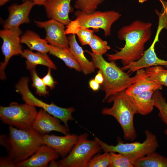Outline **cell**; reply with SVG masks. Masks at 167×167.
<instances>
[{
  "mask_svg": "<svg viewBox=\"0 0 167 167\" xmlns=\"http://www.w3.org/2000/svg\"><path fill=\"white\" fill-rule=\"evenodd\" d=\"M152 26L150 22L136 20L122 27L118 32V36L125 41V45L114 54H106L108 60H121L125 66L140 59L144 54L145 45L151 38Z\"/></svg>",
  "mask_w": 167,
  "mask_h": 167,
  "instance_id": "cell-1",
  "label": "cell"
},
{
  "mask_svg": "<svg viewBox=\"0 0 167 167\" xmlns=\"http://www.w3.org/2000/svg\"><path fill=\"white\" fill-rule=\"evenodd\" d=\"M85 52L91 57L96 68H98L103 75L104 81L101 87V90L105 93L103 102L107 100L108 102L134 82V76L131 77L128 73L117 66L115 61L108 62L102 55L95 54L88 50Z\"/></svg>",
  "mask_w": 167,
  "mask_h": 167,
  "instance_id": "cell-2",
  "label": "cell"
},
{
  "mask_svg": "<svg viewBox=\"0 0 167 167\" xmlns=\"http://www.w3.org/2000/svg\"><path fill=\"white\" fill-rule=\"evenodd\" d=\"M112 102V107L103 108L101 113L115 118L122 129L125 140H134L137 135L134 126V117L138 113V109L133 99L125 91L113 97L108 102Z\"/></svg>",
  "mask_w": 167,
  "mask_h": 167,
  "instance_id": "cell-3",
  "label": "cell"
},
{
  "mask_svg": "<svg viewBox=\"0 0 167 167\" xmlns=\"http://www.w3.org/2000/svg\"><path fill=\"white\" fill-rule=\"evenodd\" d=\"M9 131L10 148L7 152L16 164L31 157L43 144L42 135L32 128L22 130L9 126Z\"/></svg>",
  "mask_w": 167,
  "mask_h": 167,
  "instance_id": "cell-4",
  "label": "cell"
},
{
  "mask_svg": "<svg viewBox=\"0 0 167 167\" xmlns=\"http://www.w3.org/2000/svg\"><path fill=\"white\" fill-rule=\"evenodd\" d=\"M75 16V19L66 25L65 30L66 35L75 34L81 29L92 28L102 29L105 37H107L111 35L112 25L120 18L121 15L114 11H95Z\"/></svg>",
  "mask_w": 167,
  "mask_h": 167,
  "instance_id": "cell-5",
  "label": "cell"
},
{
  "mask_svg": "<svg viewBox=\"0 0 167 167\" xmlns=\"http://www.w3.org/2000/svg\"><path fill=\"white\" fill-rule=\"evenodd\" d=\"M145 139L142 143L136 141L125 143L118 139L115 145H109L95 137L102 150L104 152H113L124 155L134 162L136 160L144 157L149 153L156 151L159 147L156 136L148 130L144 131Z\"/></svg>",
  "mask_w": 167,
  "mask_h": 167,
  "instance_id": "cell-6",
  "label": "cell"
},
{
  "mask_svg": "<svg viewBox=\"0 0 167 167\" xmlns=\"http://www.w3.org/2000/svg\"><path fill=\"white\" fill-rule=\"evenodd\" d=\"M88 135L84 133L79 136L72 150L63 159L58 162L60 167H87L92 158L101 150L95 139L90 140Z\"/></svg>",
  "mask_w": 167,
  "mask_h": 167,
  "instance_id": "cell-7",
  "label": "cell"
},
{
  "mask_svg": "<svg viewBox=\"0 0 167 167\" xmlns=\"http://www.w3.org/2000/svg\"><path fill=\"white\" fill-rule=\"evenodd\" d=\"M37 113L35 106L26 103L13 102L8 106H0V118L2 122L22 130L32 128Z\"/></svg>",
  "mask_w": 167,
  "mask_h": 167,
  "instance_id": "cell-8",
  "label": "cell"
},
{
  "mask_svg": "<svg viewBox=\"0 0 167 167\" xmlns=\"http://www.w3.org/2000/svg\"><path fill=\"white\" fill-rule=\"evenodd\" d=\"M29 79L27 77L21 78L15 86L16 91L22 96L25 103L34 106L41 108L51 115L58 118L69 128L68 122L74 118L72 113L75 111L73 107L62 108L52 103L49 104L36 97L31 92L28 87Z\"/></svg>",
  "mask_w": 167,
  "mask_h": 167,
  "instance_id": "cell-9",
  "label": "cell"
},
{
  "mask_svg": "<svg viewBox=\"0 0 167 167\" xmlns=\"http://www.w3.org/2000/svg\"><path fill=\"white\" fill-rule=\"evenodd\" d=\"M22 32L19 27L0 31V37L3 40L1 50L4 56V61L1 63L0 66V77L2 80L6 78L4 70L10 58L22 53L20 37Z\"/></svg>",
  "mask_w": 167,
  "mask_h": 167,
  "instance_id": "cell-10",
  "label": "cell"
},
{
  "mask_svg": "<svg viewBox=\"0 0 167 167\" xmlns=\"http://www.w3.org/2000/svg\"><path fill=\"white\" fill-rule=\"evenodd\" d=\"M35 23L38 27L45 30V39L48 43L59 47L69 48V41L64 24L53 19L44 21H35Z\"/></svg>",
  "mask_w": 167,
  "mask_h": 167,
  "instance_id": "cell-11",
  "label": "cell"
},
{
  "mask_svg": "<svg viewBox=\"0 0 167 167\" xmlns=\"http://www.w3.org/2000/svg\"><path fill=\"white\" fill-rule=\"evenodd\" d=\"M32 128L41 135L52 131L59 132L66 135L69 134V128L60 123L59 119L42 109L38 112Z\"/></svg>",
  "mask_w": 167,
  "mask_h": 167,
  "instance_id": "cell-12",
  "label": "cell"
},
{
  "mask_svg": "<svg viewBox=\"0 0 167 167\" xmlns=\"http://www.w3.org/2000/svg\"><path fill=\"white\" fill-rule=\"evenodd\" d=\"M33 6L32 1L27 0L21 4L15 3L9 6L8 17L2 23L3 29L19 28L22 24L29 23V15Z\"/></svg>",
  "mask_w": 167,
  "mask_h": 167,
  "instance_id": "cell-13",
  "label": "cell"
},
{
  "mask_svg": "<svg viewBox=\"0 0 167 167\" xmlns=\"http://www.w3.org/2000/svg\"><path fill=\"white\" fill-rule=\"evenodd\" d=\"M159 38L155 36L149 48L144 52L142 57L139 60L132 62L121 68L123 71L128 70L131 73L144 68L154 66H161L167 69V60L159 58L155 51V46L158 41Z\"/></svg>",
  "mask_w": 167,
  "mask_h": 167,
  "instance_id": "cell-14",
  "label": "cell"
},
{
  "mask_svg": "<svg viewBox=\"0 0 167 167\" xmlns=\"http://www.w3.org/2000/svg\"><path fill=\"white\" fill-rule=\"evenodd\" d=\"M71 0H47L44 6L47 17L54 19L64 25L69 24L71 20L69 14L73 11L71 5Z\"/></svg>",
  "mask_w": 167,
  "mask_h": 167,
  "instance_id": "cell-15",
  "label": "cell"
},
{
  "mask_svg": "<svg viewBox=\"0 0 167 167\" xmlns=\"http://www.w3.org/2000/svg\"><path fill=\"white\" fill-rule=\"evenodd\" d=\"M59 136L45 134L42 135V143L54 149L60 156L64 158L76 143L79 136L74 134Z\"/></svg>",
  "mask_w": 167,
  "mask_h": 167,
  "instance_id": "cell-16",
  "label": "cell"
},
{
  "mask_svg": "<svg viewBox=\"0 0 167 167\" xmlns=\"http://www.w3.org/2000/svg\"><path fill=\"white\" fill-rule=\"evenodd\" d=\"M53 148L43 144L32 156L27 159L17 163L16 167H45L53 160L60 156Z\"/></svg>",
  "mask_w": 167,
  "mask_h": 167,
  "instance_id": "cell-17",
  "label": "cell"
},
{
  "mask_svg": "<svg viewBox=\"0 0 167 167\" xmlns=\"http://www.w3.org/2000/svg\"><path fill=\"white\" fill-rule=\"evenodd\" d=\"M134 77V82L125 91L131 97H134L144 91L160 90L162 89V86L151 79L143 68L137 71Z\"/></svg>",
  "mask_w": 167,
  "mask_h": 167,
  "instance_id": "cell-18",
  "label": "cell"
},
{
  "mask_svg": "<svg viewBox=\"0 0 167 167\" xmlns=\"http://www.w3.org/2000/svg\"><path fill=\"white\" fill-rule=\"evenodd\" d=\"M68 38L69 50L79 65L83 73L87 75L93 72L96 68L95 65L92 61H89L85 56L84 51L77 41L75 34H70Z\"/></svg>",
  "mask_w": 167,
  "mask_h": 167,
  "instance_id": "cell-19",
  "label": "cell"
},
{
  "mask_svg": "<svg viewBox=\"0 0 167 167\" xmlns=\"http://www.w3.org/2000/svg\"><path fill=\"white\" fill-rule=\"evenodd\" d=\"M21 55L26 58V67L29 71L35 69L36 66L39 65L45 66L54 70L57 69L56 66L47 54L39 52L35 53L31 50L27 49L24 50Z\"/></svg>",
  "mask_w": 167,
  "mask_h": 167,
  "instance_id": "cell-20",
  "label": "cell"
},
{
  "mask_svg": "<svg viewBox=\"0 0 167 167\" xmlns=\"http://www.w3.org/2000/svg\"><path fill=\"white\" fill-rule=\"evenodd\" d=\"M21 43L26 45L31 50L45 54L49 52V45L46 39L41 38L38 34L31 30L26 31L21 37Z\"/></svg>",
  "mask_w": 167,
  "mask_h": 167,
  "instance_id": "cell-21",
  "label": "cell"
},
{
  "mask_svg": "<svg viewBox=\"0 0 167 167\" xmlns=\"http://www.w3.org/2000/svg\"><path fill=\"white\" fill-rule=\"evenodd\" d=\"M155 91L150 90L144 91L131 97L137 107L138 113L146 115L152 112L154 106L152 96Z\"/></svg>",
  "mask_w": 167,
  "mask_h": 167,
  "instance_id": "cell-22",
  "label": "cell"
},
{
  "mask_svg": "<svg viewBox=\"0 0 167 167\" xmlns=\"http://www.w3.org/2000/svg\"><path fill=\"white\" fill-rule=\"evenodd\" d=\"M49 53L61 59L66 66L78 71H82L81 68L69 48L59 47L49 45Z\"/></svg>",
  "mask_w": 167,
  "mask_h": 167,
  "instance_id": "cell-23",
  "label": "cell"
},
{
  "mask_svg": "<svg viewBox=\"0 0 167 167\" xmlns=\"http://www.w3.org/2000/svg\"><path fill=\"white\" fill-rule=\"evenodd\" d=\"M136 167H167V157L153 152L134 162Z\"/></svg>",
  "mask_w": 167,
  "mask_h": 167,
  "instance_id": "cell-24",
  "label": "cell"
},
{
  "mask_svg": "<svg viewBox=\"0 0 167 167\" xmlns=\"http://www.w3.org/2000/svg\"><path fill=\"white\" fill-rule=\"evenodd\" d=\"M105 0H75L74 7L78 10L75 15L88 14L96 10L99 5Z\"/></svg>",
  "mask_w": 167,
  "mask_h": 167,
  "instance_id": "cell-25",
  "label": "cell"
},
{
  "mask_svg": "<svg viewBox=\"0 0 167 167\" xmlns=\"http://www.w3.org/2000/svg\"><path fill=\"white\" fill-rule=\"evenodd\" d=\"M150 77L158 84L167 87V69L161 66H154L146 68Z\"/></svg>",
  "mask_w": 167,
  "mask_h": 167,
  "instance_id": "cell-26",
  "label": "cell"
},
{
  "mask_svg": "<svg viewBox=\"0 0 167 167\" xmlns=\"http://www.w3.org/2000/svg\"><path fill=\"white\" fill-rule=\"evenodd\" d=\"M152 98L154 106L159 110V116L167 126V102L159 90L155 91Z\"/></svg>",
  "mask_w": 167,
  "mask_h": 167,
  "instance_id": "cell-27",
  "label": "cell"
},
{
  "mask_svg": "<svg viewBox=\"0 0 167 167\" xmlns=\"http://www.w3.org/2000/svg\"><path fill=\"white\" fill-rule=\"evenodd\" d=\"M92 52L96 54L103 55L110 49L107 41L102 40L94 34L89 45Z\"/></svg>",
  "mask_w": 167,
  "mask_h": 167,
  "instance_id": "cell-28",
  "label": "cell"
},
{
  "mask_svg": "<svg viewBox=\"0 0 167 167\" xmlns=\"http://www.w3.org/2000/svg\"><path fill=\"white\" fill-rule=\"evenodd\" d=\"M109 153L111 163L109 167H134V162L127 156L115 152Z\"/></svg>",
  "mask_w": 167,
  "mask_h": 167,
  "instance_id": "cell-29",
  "label": "cell"
},
{
  "mask_svg": "<svg viewBox=\"0 0 167 167\" xmlns=\"http://www.w3.org/2000/svg\"><path fill=\"white\" fill-rule=\"evenodd\" d=\"M30 74L32 81V86L36 89V93L39 96H45L49 95L46 86L41 78L38 75L35 69L30 70Z\"/></svg>",
  "mask_w": 167,
  "mask_h": 167,
  "instance_id": "cell-30",
  "label": "cell"
},
{
  "mask_svg": "<svg viewBox=\"0 0 167 167\" xmlns=\"http://www.w3.org/2000/svg\"><path fill=\"white\" fill-rule=\"evenodd\" d=\"M103 154L94 155L89 162L88 167H109L111 163L109 153L104 152Z\"/></svg>",
  "mask_w": 167,
  "mask_h": 167,
  "instance_id": "cell-31",
  "label": "cell"
},
{
  "mask_svg": "<svg viewBox=\"0 0 167 167\" xmlns=\"http://www.w3.org/2000/svg\"><path fill=\"white\" fill-rule=\"evenodd\" d=\"M76 34L82 45H89L94 34V31L88 28H82Z\"/></svg>",
  "mask_w": 167,
  "mask_h": 167,
  "instance_id": "cell-32",
  "label": "cell"
},
{
  "mask_svg": "<svg viewBox=\"0 0 167 167\" xmlns=\"http://www.w3.org/2000/svg\"><path fill=\"white\" fill-rule=\"evenodd\" d=\"M41 79L45 85L51 89L54 88L57 83L51 75V69L49 68H48L46 75Z\"/></svg>",
  "mask_w": 167,
  "mask_h": 167,
  "instance_id": "cell-33",
  "label": "cell"
},
{
  "mask_svg": "<svg viewBox=\"0 0 167 167\" xmlns=\"http://www.w3.org/2000/svg\"><path fill=\"white\" fill-rule=\"evenodd\" d=\"M0 167H16V164L8 156L1 157Z\"/></svg>",
  "mask_w": 167,
  "mask_h": 167,
  "instance_id": "cell-34",
  "label": "cell"
},
{
  "mask_svg": "<svg viewBox=\"0 0 167 167\" xmlns=\"http://www.w3.org/2000/svg\"><path fill=\"white\" fill-rule=\"evenodd\" d=\"M0 144L6 149L7 152L10 148V143L9 137L5 135H2L0 136Z\"/></svg>",
  "mask_w": 167,
  "mask_h": 167,
  "instance_id": "cell-35",
  "label": "cell"
},
{
  "mask_svg": "<svg viewBox=\"0 0 167 167\" xmlns=\"http://www.w3.org/2000/svg\"><path fill=\"white\" fill-rule=\"evenodd\" d=\"M89 85L90 88L94 91L98 90L100 87V84L94 79H92L89 81Z\"/></svg>",
  "mask_w": 167,
  "mask_h": 167,
  "instance_id": "cell-36",
  "label": "cell"
},
{
  "mask_svg": "<svg viewBox=\"0 0 167 167\" xmlns=\"http://www.w3.org/2000/svg\"><path fill=\"white\" fill-rule=\"evenodd\" d=\"M94 79L100 84H102L104 81V78L101 71L99 70L95 75Z\"/></svg>",
  "mask_w": 167,
  "mask_h": 167,
  "instance_id": "cell-37",
  "label": "cell"
},
{
  "mask_svg": "<svg viewBox=\"0 0 167 167\" xmlns=\"http://www.w3.org/2000/svg\"><path fill=\"white\" fill-rule=\"evenodd\" d=\"M27 0L32 1L34 5H44L47 0H23L24 2Z\"/></svg>",
  "mask_w": 167,
  "mask_h": 167,
  "instance_id": "cell-38",
  "label": "cell"
},
{
  "mask_svg": "<svg viewBox=\"0 0 167 167\" xmlns=\"http://www.w3.org/2000/svg\"><path fill=\"white\" fill-rule=\"evenodd\" d=\"M55 160H53L49 162V167H59L58 164V162L55 161Z\"/></svg>",
  "mask_w": 167,
  "mask_h": 167,
  "instance_id": "cell-39",
  "label": "cell"
},
{
  "mask_svg": "<svg viewBox=\"0 0 167 167\" xmlns=\"http://www.w3.org/2000/svg\"><path fill=\"white\" fill-rule=\"evenodd\" d=\"M10 0H0V5L1 6L4 5Z\"/></svg>",
  "mask_w": 167,
  "mask_h": 167,
  "instance_id": "cell-40",
  "label": "cell"
},
{
  "mask_svg": "<svg viewBox=\"0 0 167 167\" xmlns=\"http://www.w3.org/2000/svg\"><path fill=\"white\" fill-rule=\"evenodd\" d=\"M139 2L140 3H143L144 2L148 1V0H138Z\"/></svg>",
  "mask_w": 167,
  "mask_h": 167,
  "instance_id": "cell-41",
  "label": "cell"
},
{
  "mask_svg": "<svg viewBox=\"0 0 167 167\" xmlns=\"http://www.w3.org/2000/svg\"><path fill=\"white\" fill-rule=\"evenodd\" d=\"M164 132L165 135L167 136V129H166L164 131Z\"/></svg>",
  "mask_w": 167,
  "mask_h": 167,
  "instance_id": "cell-42",
  "label": "cell"
}]
</instances>
